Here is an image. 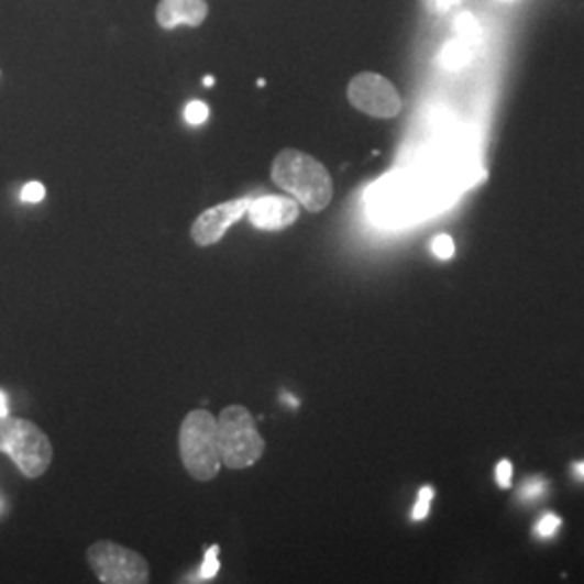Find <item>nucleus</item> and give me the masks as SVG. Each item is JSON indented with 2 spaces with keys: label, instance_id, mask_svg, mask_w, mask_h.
Here are the masks:
<instances>
[{
  "label": "nucleus",
  "instance_id": "f257e3e1",
  "mask_svg": "<svg viewBox=\"0 0 584 584\" xmlns=\"http://www.w3.org/2000/svg\"><path fill=\"white\" fill-rule=\"evenodd\" d=\"M436 183L420 174L389 172L366 194V208L379 225H409L433 212L438 206Z\"/></svg>",
  "mask_w": 584,
  "mask_h": 584
},
{
  "label": "nucleus",
  "instance_id": "f03ea898",
  "mask_svg": "<svg viewBox=\"0 0 584 584\" xmlns=\"http://www.w3.org/2000/svg\"><path fill=\"white\" fill-rule=\"evenodd\" d=\"M273 183L308 212H321L333 197V180L321 161L301 150H282L271 165Z\"/></svg>",
  "mask_w": 584,
  "mask_h": 584
},
{
  "label": "nucleus",
  "instance_id": "7ed1b4c3",
  "mask_svg": "<svg viewBox=\"0 0 584 584\" xmlns=\"http://www.w3.org/2000/svg\"><path fill=\"white\" fill-rule=\"evenodd\" d=\"M217 444L221 463L230 470L252 467L266 449L254 416L243 405H230L219 414Z\"/></svg>",
  "mask_w": 584,
  "mask_h": 584
},
{
  "label": "nucleus",
  "instance_id": "20e7f679",
  "mask_svg": "<svg viewBox=\"0 0 584 584\" xmlns=\"http://www.w3.org/2000/svg\"><path fill=\"white\" fill-rule=\"evenodd\" d=\"M180 459L195 481H212L221 465L217 444V418L206 409H194L180 425Z\"/></svg>",
  "mask_w": 584,
  "mask_h": 584
},
{
  "label": "nucleus",
  "instance_id": "39448f33",
  "mask_svg": "<svg viewBox=\"0 0 584 584\" xmlns=\"http://www.w3.org/2000/svg\"><path fill=\"white\" fill-rule=\"evenodd\" d=\"M0 451L9 454L18 470L29 478L42 476L53 463V444L48 436L22 418H0Z\"/></svg>",
  "mask_w": 584,
  "mask_h": 584
},
{
  "label": "nucleus",
  "instance_id": "423d86ee",
  "mask_svg": "<svg viewBox=\"0 0 584 584\" xmlns=\"http://www.w3.org/2000/svg\"><path fill=\"white\" fill-rule=\"evenodd\" d=\"M87 561L100 583L145 584L150 581L147 561L115 541H96L89 546Z\"/></svg>",
  "mask_w": 584,
  "mask_h": 584
},
{
  "label": "nucleus",
  "instance_id": "0eeeda50",
  "mask_svg": "<svg viewBox=\"0 0 584 584\" xmlns=\"http://www.w3.org/2000/svg\"><path fill=\"white\" fill-rule=\"evenodd\" d=\"M346 98L353 109L377 120H394L403 109V100L396 87L386 76L375 71H362L353 76L346 89Z\"/></svg>",
  "mask_w": 584,
  "mask_h": 584
},
{
  "label": "nucleus",
  "instance_id": "6e6552de",
  "mask_svg": "<svg viewBox=\"0 0 584 584\" xmlns=\"http://www.w3.org/2000/svg\"><path fill=\"white\" fill-rule=\"evenodd\" d=\"M252 197H241L232 201H223L203 210L191 225V239L197 247H210L219 243L225 232L247 214Z\"/></svg>",
  "mask_w": 584,
  "mask_h": 584
},
{
  "label": "nucleus",
  "instance_id": "1a4fd4ad",
  "mask_svg": "<svg viewBox=\"0 0 584 584\" xmlns=\"http://www.w3.org/2000/svg\"><path fill=\"white\" fill-rule=\"evenodd\" d=\"M301 214V206L295 197L286 195H262L252 199L247 217L254 228L264 232H277L293 225Z\"/></svg>",
  "mask_w": 584,
  "mask_h": 584
},
{
  "label": "nucleus",
  "instance_id": "9d476101",
  "mask_svg": "<svg viewBox=\"0 0 584 584\" xmlns=\"http://www.w3.org/2000/svg\"><path fill=\"white\" fill-rule=\"evenodd\" d=\"M206 15V0H161L156 7V22L165 31H174L176 26H201Z\"/></svg>",
  "mask_w": 584,
  "mask_h": 584
},
{
  "label": "nucleus",
  "instance_id": "9b49d317",
  "mask_svg": "<svg viewBox=\"0 0 584 584\" xmlns=\"http://www.w3.org/2000/svg\"><path fill=\"white\" fill-rule=\"evenodd\" d=\"M472 59V51H470V44L461 37H454L451 40L444 51H442V64L447 65L449 69H461L463 65L470 64Z\"/></svg>",
  "mask_w": 584,
  "mask_h": 584
},
{
  "label": "nucleus",
  "instance_id": "f8f14e48",
  "mask_svg": "<svg viewBox=\"0 0 584 584\" xmlns=\"http://www.w3.org/2000/svg\"><path fill=\"white\" fill-rule=\"evenodd\" d=\"M454 31H456V35H459L461 40H465L467 44L481 40V26H478V22L474 20L472 13H461V15L456 18V22H454Z\"/></svg>",
  "mask_w": 584,
  "mask_h": 584
},
{
  "label": "nucleus",
  "instance_id": "ddd939ff",
  "mask_svg": "<svg viewBox=\"0 0 584 584\" xmlns=\"http://www.w3.org/2000/svg\"><path fill=\"white\" fill-rule=\"evenodd\" d=\"M219 546H212L206 550V557H203V563H201V570H199V579L201 581H210L219 574Z\"/></svg>",
  "mask_w": 584,
  "mask_h": 584
},
{
  "label": "nucleus",
  "instance_id": "4468645a",
  "mask_svg": "<svg viewBox=\"0 0 584 584\" xmlns=\"http://www.w3.org/2000/svg\"><path fill=\"white\" fill-rule=\"evenodd\" d=\"M208 115H210L208 104L201 102V100L189 102L187 109H185V120H187V124H191V126H201V124L208 120Z\"/></svg>",
  "mask_w": 584,
  "mask_h": 584
},
{
  "label": "nucleus",
  "instance_id": "2eb2a0df",
  "mask_svg": "<svg viewBox=\"0 0 584 584\" xmlns=\"http://www.w3.org/2000/svg\"><path fill=\"white\" fill-rule=\"evenodd\" d=\"M431 254L436 258L451 260L454 256V241L453 236L449 234H438L433 241H431Z\"/></svg>",
  "mask_w": 584,
  "mask_h": 584
},
{
  "label": "nucleus",
  "instance_id": "dca6fc26",
  "mask_svg": "<svg viewBox=\"0 0 584 584\" xmlns=\"http://www.w3.org/2000/svg\"><path fill=\"white\" fill-rule=\"evenodd\" d=\"M433 494H436V492H433V487H429V485L420 489V494H418V503H416V507H414L411 518L416 519V521H420V519H425L429 516Z\"/></svg>",
  "mask_w": 584,
  "mask_h": 584
},
{
  "label": "nucleus",
  "instance_id": "f3484780",
  "mask_svg": "<svg viewBox=\"0 0 584 584\" xmlns=\"http://www.w3.org/2000/svg\"><path fill=\"white\" fill-rule=\"evenodd\" d=\"M511 476H514V465L509 459H503L498 465H496V481L503 489H509L511 487Z\"/></svg>",
  "mask_w": 584,
  "mask_h": 584
},
{
  "label": "nucleus",
  "instance_id": "a211bd4d",
  "mask_svg": "<svg viewBox=\"0 0 584 584\" xmlns=\"http://www.w3.org/2000/svg\"><path fill=\"white\" fill-rule=\"evenodd\" d=\"M46 197V187L42 183H29L24 185L22 189V201H29V203H37Z\"/></svg>",
  "mask_w": 584,
  "mask_h": 584
},
{
  "label": "nucleus",
  "instance_id": "6ab92c4d",
  "mask_svg": "<svg viewBox=\"0 0 584 584\" xmlns=\"http://www.w3.org/2000/svg\"><path fill=\"white\" fill-rule=\"evenodd\" d=\"M559 526H561V519L557 518V516H546V518L537 524L535 532H537L539 537H552V535L557 532Z\"/></svg>",
  "mask_w": 584,
  "mask_h": 584
},
{
  "label": "nucleus",
  "instance_id": "aec40b11",
  "mask_svg": "<svg viewBox=\"0 0 584 584\" xmlns=\"http://www.w3.org/2000/svg\"><path fill=\"white\" fill-rule=\"evenodd\" d=\"M9 416V403H7V396L4 392H0V418Z\"/></svg>",
  "mask_w": 584,
  "mask_h": 584
},
{
  "label": "nucleus",
  "instance_id": "412c9836",
  "mask_svg": "<svg viewBox=\"0 0 584 584\" xmlns=\"http://www.w3.org/2000/svg\"><path fill=\"white\" fill-rule=\"evenodd\" d=\"M572 470H574V474H576L581 481H584V461L574 463V465H572Z\"/></svg>",
  "mask_w": 584,
  "mask_h": 584
},
{
  "label": "nucleus",
  "instance_id": "4be33fe9",
  "mask_svg": "<svg viewBox=\"0 0 584 584\" xmlns=\"http://www.w3.org/2000/svg\"><path fill=\"white\" fill-rule=\"evenodd\" d=\"M456 2H459V0H438V7H440L442 11H447V9H451Z\"/></svg>",
  "mask_w": 584,
  "mask_h": 584
},
{
  "label": "nucleus",
  "instance_id": "5701e85b",
  "mask_svg": "<svg viewBox=\"0 0 584 584\" xmlns=\"http://www.w3.org/2000/svg\"><path fill=\"white\" fill-rule=\"evenodd\" d=\"M203 85H206V87H212V85H214V78H212V76H206V78H203Z\"/></svg>",
  "mask_w": 584,
  "mask_h": 584
},
{
  "label": "nucleus",
  "instance_id": "b1692460",
  "mask_svg": "<svg viewBox=\"0 0 584 584\" xmlns=\"http://www.w3.org/2000/svg\"><path fill=\"white\" fill-rule=\"evenodd\" d=\"M0 511H2V500H0Z\"/></svg>",
  "mask_w": 584,
  "mask_h": 584
}]
</instances>
